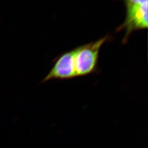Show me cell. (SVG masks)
<instances>
[{"label": "cell", "instance_id": "cell-1", "mask_svg": "<svg viewBox=\"0 0 148 148\" xmlns=\"http://www.w3.org/2000/svg\"><path fill=\"white\" fill-rule=\"evenodd\" d=\"M106 36L92 42L79 46L59 56L43 82L51 79H70L95 72L97 68L101 48L108 41Z\"/></svg>", "mask_w": 148, "mask_h": 148}, {"label": "cell", "instance_id": "cell-2", "mask_svg": "<svg viewBox=\"0 0 148 148\" xmlns=\"http://www.w3.org/2000/svg\"><path fill=\"white\" fill-rule=\"evenodd\" d=\"M148 0H124L126 6V18L117 31L125 30V35L122 40L126 43L133 32L147 29Z\"/></svg>", "mask_w": 148, "mask_h": 148}]
</instances>
